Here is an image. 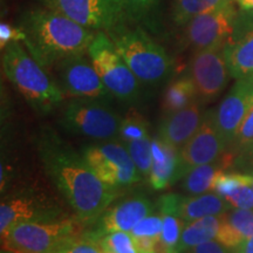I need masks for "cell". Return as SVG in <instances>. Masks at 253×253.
Here are the masks:
<instances>
[{"label": "cell", "mask_w": 253, "mask_h": 253, "mask_svg": "<svg viewBox=\"0 0 253 253\" xmlns=\"http://www.w3.org/2000/svg\"><path fill=\"white\" fill-rule=\"evenodd\" d=\"M36 147L40 162L74 217L90 226L119 197V190L97 177L84 157L53 129L41 128Z\"/></svg>", "instance_id": "obj_1"}, {"label": "cell", "mask_w": 253, "mask_h": 253, "mask_svg": "<svg viewBox=\"0 0 253 253\" xmlns=\"http://www.w3.org/2000/svg\"><path fill=\"white\" fill-rule=\"evenodd\" d=\"M24 45L45 69L69 56L87 54L95 33L55 9H33L23 15Z\"/></svg>", "instance_id": "obj_2"}, {"label": "cell", "mask_w": 253, "mask_h": 253, "mask_svg": "<svg viewBox=\"0 0 253 253\" xmlns=\"http://www.w3.org/2000/svg\"><path fill=\"white\" fill-rule=\"evenodd\" d=\"M1 67L7 80L36 112L52 113L63 103L66 96L59 84L20 42L2 49Z\"/></svg>", "instance_id": "obj_3"}, {"label": "cell", "mask_w": 253, "mask_h": 253, "mask_svg": "<svg viewBox=\"0 0 253 253\" xmlns=\"http://www.w3.org/2000/svg\"><path fill=\"white\" fill-rule=\"evenodd\" d=\"M106 33L142 84L158 86L171 75L170 55L141 27L122 24Z\"/></svg>", "instance_id": "obj_4"}, {"label": "cell", "mask_w": 253, "mask_h": 253, "mask_svg": "<svg viewBox=\"0 0 253 253\" xmlns=\"http://www.w3.org/2000/svg\"><path fill=\"white\" fill-rule=\"evenodd\" d=\"M86 229L74 218L45 223H20L1 235V250L14 253H56L68 240Z\"/></svg>", "instance_id": "obj_5"}, {"label": "cell", "mask_w": 253, "mask_h": 253, "mask_svg": "<svg viewBox=\"0 0 253 253\" xmlns=\"http://www.w3.org/2000/svg\"><path fill=\"white\" fill-rule=\"evenodd\" d=\"M69 217L58 198L46 190L36 186L7 190L0 202V236L20 223H45Z\"/></svg>", "instance_id": "obj_6"}, {"label": "cell", "mask_w": 253, "mask_h": 253, "mask_svg": "<svg viewBox=\"0 0 253 253\" xmlns=\"http://www.w3.org/2000/svg\"><path fill=\"white\" fill-rule=\"evenodd\" d=\"M122 118L102 100L73 99L63 107L59 123L69 134L94 141L119 137Z\"/></svg>", "instance_id": "obj_7"}, {"label": "cell", "mask_w": 253, "mask_h": 253, "mask_svg": "<svg viewBox=\"0 0 253 253\" xmlns=\"http://www.w3.org/2000/svg\"><path fill=\"white\" fill-rule=\"evenodd\" d=\"M87 54L114 97L126 103H134L140 99L142 84L119 54L106 32L95 33Z\"/></svg>", "instance_id": "obj_8"}, {"label": "cell", "mask_w": 253, "mask_h": 253, "mask_svg": "<svg viewBox=\"0 0 253 253\" xmlns=\"http://www.w3.org/2000/svg\"><path fill=\"white\" fill-rule=\"evenodd\" d=\"M81 153L101 181L114 189L129 188L142 179L126 145L115 140L87 145Z\"/></svg>", "instance_id": "obj_9"}, {"label": "cell", "mask_w": 253, "mask_h": 253, "mask_svg": "<svg viewBox=\"0 0 253 253\" xmlns=\"http://www.w3.org/2000/svg\"><path fill=\"white\" fill-rule=\"evenodd\" d=\"M48 5L90 31L108 32L129 20L123 0H48Z\"/></svg>", "instance_id": "obj_10"}, {"label": "cell", "mask_w": 253, "mask_h": 253, "mask_svg": "<svg viewBox=\"0 0 253 253\" xmlns=\"http://www.w3.org/2000/svg\"><path fill=\"white\" fill-rule=\"evenodd\" d=\"M52 69L56 84L66 97L108 101L113 96L86 54L63 59Z\"/></svg>", "instance_id": "obj_11"}, {"label": "cell", "mask_w": 253, "mask_h": 253, "mask_svg": "<svg viewBox=\"0 0 253 253\" xmlns=\"http://www.w3.org/2000/svg\"><path fill=\"white\" fill-rule=\"evenodd\" d=\"M238 12L232 2L214 11L199 14L183 26L184 45L195 52L224 48L233 31Z\"/></svg>", "instance_id": "obj_12"}, {"label": "cell", "mask_w": 253, "mask_h": 253, "mask_svg": "<svg viewBox=\"0 0 253 253\" xmlns=\"http://www.w3.org/2000/svg\"><path fill=\"white\" fill-rule=\"evenodd\" d=\"M227 150L229 145L218 130L213 110H208L197 131L178 151L181 179L195 168L217 161Z\"/></svg>", "instance_id": "obj_13"}, {"label": "cell", "mask_w": 253, "mask_h": 253, "mask_svg": "<svg viewBox=\"0 0 253 253\" xmlns=\"http://www.w3.org/2000/svg\"><path fill=\"white\" fill-rule=\"evenodd\" d=\"M189 77L197 89L202 103L213 101L225 89L231 77L224 48H209L195 52L189 63Z\"/></svg>", "instance_id": "obj_14"}, {"label": "cell", "mask_w": 253, "mask_h": 253, "mask_svg": "<svg viewBox=\"0 0 253 253\" xmlns=\"http://www.w3.org/2000/svg\"><path fill=\"white\" fill-rule=\"evenodd\" d=\"M224 55L233 79L253 78V8H242L237 13Z\"/></svg>", "instance_id": "obj_15"}, {"label": "cell", "mask_w": 253, "mask_h": 253, "mask_svg": "<svg viewBox=\"0 0 253 253\" xmlns=\"http://www.w3.org/2000/svg\"><path fill=\"white\" fill-rule=\"evenodd\" d=\"M155 205L144 195H135L112 204L101 214L95 223L93 229L86 232L87 235L99 240L108 233L116 231H130L138 221L154 212Z\"/></svg>", "instance_id": "obj_16"}, {"label": "cell", "mask_w": 253, "mask_h": 253, "mask_svg": "<svg viewBox=\"0 0 253 253\" xmlns=\"http://www.w3.org/2000/svg\"><path fill=\"white\" fill-rule=\"evenodd\" d=\"M252 106L253 78H246L237 80L218 108L213 109L214 122L229 149Z\"/></svg>", "instance_id": "obj_17"}, {"label": "cell", "mask_w": 253, "mask_h": 253, "mask_svg": "<svg viewBox=\"0 0 253 253\" xmlns=\"http://www.w3.org/2000/svg\"><path fill=\"white\" fill-rule=\"evenodd\" d=\"M157 208L160 213L173 214L185 223L204 217L221 216L232 209L225 199L216 192H207L196 196L168 194L160 197Z\"/></svg>", "instance_id": "obj_18"}, {"label": "cell", "mask_w": 253, "mask_h": 253, "mask_svg": "<svg viewBox=\"0 0 253 253\" xmlns=\"http://www.w3.org/2000/svg\"><path fill=\"white\" fill-rule=\"evenodd\" d=\"M201 101H196L186 108L164 114L158 125L157 137L164 143L181 150L201 126L204 113Z\"/></svg>", "instance_id": "obj_19"}, {"label": "cell", "mask_w": 253, "mask_h": 253, "mask_svg": "<svg viewBox=\"0 0 253 253\" xmlns=\"http://www.w3.org/2000/svg\"><path fill=\"white\" fill-rule=\"evenodd\" d=\"M153 166L148 177L151 188L166 190L177 181H181L178 150L170 147L158 137L151 138Z\"/></svg>", "instance_id": "obj_20"}, {"label": "cell", "mask_w": 253, "mask_h": 253, "mask_svg": "<svg viewBox=\"0 0 253 253\" xmlns=\"http://www.w3.org/2000/svg\"><path fill=\"white\" fill-rule=\"evenodd\" d=\"M236 166V155L227 150L225 154L212 163L199 166L183 177L182 188L188 195H203L212 191L214 179L221 171L232 170Z\"/></svg>", "instance_id": "obj_21"}, {"label": "cell", "mask_w": 253, "mask_h": 253, "mask_svg": "<svg viewBox=\"0 0 253 253\" xmlns=\"http://www.w3.org/2000/svg\"><path fill=\"white\" fill-rule=\"evenodd\" d=\"M253 236V209H231L221 214L216 240L232 250Z\"/></svg>", "instance_id": "obj_22"}, {"label": "cell", "mask_w": 253, "mask_h": 253, "mask_svg": "<svg viewBox=\"0 0 253 253\" xmlns=\"http://www.w3.org/2000/svg\"><path fill=\"white\" fill-rule=\"evenodd\" d=\"M198 100L197 89L189 74L173 79L166 87L162 95L161 107L164 114L186 108Z\"/></svg>", "instance_id": "obj_23"}, {"label": "cell", "mask_w": 253, "mask_h": 253, "mask_svg": "<svg viewBox=\"0 0 253 253\" xmlns=\"http://www.w3.org/2000/svg\"><path fill=\"white\" fill-rule=\"evenodd\" d=\"M220 221L221 216H210L186 223L183 229L177 252L185 253L196 246L216 239Z\"/></svg>", "instance_id": "obj_24"}, {"label": "cell", "mask_w": 253, "mask_h": 253, "mask_svg": "<svg viewBox=\"0 0 253 253\" xmlns=\"http://www.w3.org/2000/svg\"><path fill=\"white\" fill-rule=\"evenodd\" d=\"M233 0H172L171 19L177 26H185L199 14L229 5Z\"/></svg>", "instance_id": "obj_25"}, {"label": "cell", "mask_w": 253, "mask_h": 253, "mask_svg": "<svg viewBox=\"0 0 253 253\" xmlns=\"http://www.w3.org/2000/svg\"><path fill=\"white\" fill-rule=\"evenodd\" d=\"M162 216L163 229L158 240V253H178L177 249L186 223L173 214H162Z\"/></svg>", "instance_id": "obj_26"}, {"label": "cell", "mask_w": 253, "mask_h": 253, "mask_svg": "<svg viewBox=\"0 0 253 253\" xmlns=\"http://www.w3.org/2000/svg\"><path fill=\"white\" fill-rule=\"evenodd\" d=\"M119 137L123 141V143L149 137L148 121L137 110L130 109L126 114L125 118H122Z\"/></svg>", "instance_id": "obj_27"}, {"label": "cell", "mask_w": 253, "mask_h": 253, "mask_svg": "<svg viewBox=\"0 0 253 253\" xmlns=\"http://www.w3.org/2000/svg\"><path fill=\"white\" fill-rule=\"evenodd\" d=\"M129 151L132 162L141 173L142 178L149 177L153 166V151H151V138H141L125 143Z\"/></svg>", "instance_id": "obj_28"}, {"label": "cell", "mask_w": 253, "mask_h": 253, "mask_svg": "<svg viewBox=\"0 0 253 253\" xmlns=\"http://www.w3.org/2000/svg\"><path fill=\"white\" fill-rule=\"evenodd\" d=\"M100 245L102 250L115 253H138L134 237L126 231H116L103 236L100 239Z\"/></svg>", "instance_id": "obj_29"}, {"label": "cell", "mask_w": 253, "mask_h": 253, "mask_svg": "<svg viewBox=\"0 0 253 253\" xmlns=\"http://www.w3.org/2000/svg\"><path fill=\"white\" fill-rule=\"evenodd\" d=\"M253 147V106L240 126L237 136L231 144L230 151L236 155V158L248 153Z\"/></svg>", "instance_id": "obj_30"}, {"label": "cell", "mask_w": 253, "mask_h": 253, "mask_svg": "<svg viewBox=\"0 0 253 253\" xmlns=\"http://www.w3.org/2000/svg\"><path fill=\"white\" fill-rule=\"evenodd\" d=\"M56 253H103V250L99 240L84 232L65 243Z\"/></svg>", "instance_id": "obj_31"}, {"label": "cell", "mask_w": 253, "mask_h": 253, "mask_svg": "<svg viewBox=\"0 0 253 253\" xmlns=\"http://www.w3.org/2000/svg\"><path fill=\"white\" fill-rule=\"evenodd\" d=\"M163 229V216L162 214H149L143 219L138 221L136 226L130 231L134 238H160Z\"/></svg>", "instance_id": "obj_32"}, {"label": "cell", "mask_w": 253, "mask_h": 253, "mask_svg": "<svg viewBox=\"0 0 253 253\" xmlns=\"http://www.w3.org/2000/svg\"><path fill=\"white\" fill-rule=\"evenodd\" d=\"M129 20L136 21L149 15L161 0H123Z\"/></svg>", "instance_id": "obj_33"}, {"label": "cell", "mask_w": 253, "mask_h": 253, "mask_svg": "<svg viewBox=\"0 0 253 253\" xmlns=\"http://www.w3.org/2000/svg\"><path fill=\"white\" fill-rule=\"evenodd\" d=\"M225 201L232 209H253V183L240 186Z\"/></svg>", "instance_id": "obj_34"}, {"label": "cell", "mask_w": 253, "mask_h": 253, "mask_svg": "<svg viewBox=\"0 0 253 253\" xmlns=\"http://www.w3.org/2000/svg\"><path fill=\"white\" fill-rule=\"evenodd\" d=\"M25 32L21 30V27H15L13 25L1 21L0 24V48L5 49L9 43L12 42H20L25 40Z\"/></svg>", "instance_id": "obj_35"}, {"label": "cell", "mask_w": 253, "mask_h": 253, "mask_svg": "<svg viewBox=\"0 0 253 253\" xmlns=\"http://www.w3.org/2000/svg\"><path fill=\"white\" fill-rule=\"evenodd\" d=\"M185 253H231L230 249H227L226 246L220 244L219 242L216 239L210 240V242L204 243L196 248L189 250Z\"/></svg>", "instance_id": "obj_36"}, {"label": "cell", "mask_w": 253, "mask_h": 253, "mask_svg": "<svg viewBox=\"0 0 253 253\" xmlns=\"http://www.w3.org/2000/svg\"><path fill=\"white\" fill-rule=\"evenodd\" d=\"M138 253H158V240L160 238H134Z\"/></svg>", "instance_id": "obj_37"}, {"label": "cell", "mask_w": 253, "mask_h": 253, "mask_svg": "<svg viewBox=\"0 0 253 253\" xmlns=\"http://www.w3.org/2000/svg\"><path fill=\"white\" fill-rule=\"evenodd\" d=\"M231 253H253V236L231 250Z\"/></svg>", "instance_id": "obj_38"}, {"label": "cell", "mask_w": 253, "mask_h": 253, "mask_svg": "<svg viewBox=\"0 0 253 253\" xmlns=\"http://www.w3.org/2000/svg\"><path fill=\"white\" fill-rule=\"evenodd\" d=\"M240 161H248L246 163L249 164L250 169L252 170V173H253V147L246 154L242 155V156H239V157H237L236 158V164L240 162Z\"/></svg>", "instance_id": "obj_39"}, {"label": "cell", "mask_w": 253, "mask_h": 253, "mask_svg": "<svg viewBox=\"0 0 253 253\" xmlns=\"http://www.w3.org/2000/svg\"><path fill=\"white\" fill-rule=\"evenodd\" d=\"M240 8H253V0H248L245 2V5Z\"/></svg>", "instance_id": "obj_40"}, {"label": "cell", "mask_w": 253, "mask_h": 253, "mask_svg": "<svg viewBox=\"0 0 253 253\" xmlns=\"http://www.w3.org/2000/svg\"><path fill=\"white\" fill-rule=\"evenodd\" d=\"M0 253H14V252H11V251H7V250H1V252Z\"/></svg>", "instance_id": "obj_41"}, {"label": "cell", "mask_w": 253, "mask_h": 253, "mask_svg": "<svg viewBox=\"0 0 253 253\" xmlns=\"http://www.w3.org/2000/svg\"><path fill=\"white\" fill-rule=\"evenodd\" d=\"M103 253H115V252H113V251H106V250H103Z\"/></svg>", "instance_id": "obj_42"}]
</instances>
